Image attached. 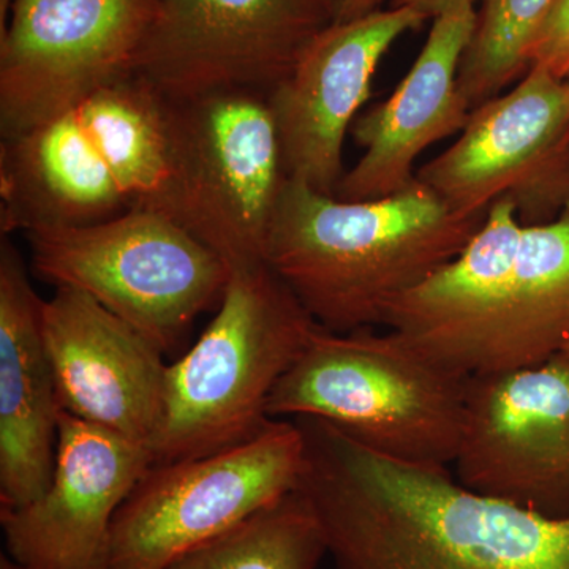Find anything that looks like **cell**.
Masks as SVG:
<instances>
[{"label": "cell", "mask_w": 569, "mask_h": 569, "mask_svg": "<svg viewBox=\"0 0 569 569\" xmlns=\"http://www.w3.org/2000/svg\"><path fill=\"white\" fill-rule=\"evenodd\" d=\"M295 421L306 440L296 489L335 569H569V515L481 496L448 468L389 459L321 419Z\"/></svg>", "instance_id": "6da1fadb"}, {"label": "cell", "mask_w": 569, "mask_h": 569, "mask_svg": "<svg viewBox=\"0 0 569 569\" xmlns=\"http://www.w3.org/2000/svg\"><path fill=\"white\" fill-rule=\"evenodd\" d=\"M486 219L456 216L418 179L370 201L288 179L264 261L317 325L358 331L381 325L389 302L455 260Z\"/></svg>", "instance_id": "7a4b0ae2"}, {"label": "cell", "mask_w": 569, "mask_h": 569, "mask_svg": "<svg viewBox=\"0 0 569 569\" xmlns=\"http://www.w3.org/2000/svg\"><path fill=\"white\" fill-rule=\"evenodd\" d=\"M174 103L134 73L0 144V231L170 216ZM171 217V216H170Z\"/></svg>", "instance_id": "3957f363"}, {"label": "cell", "mask_w": 569, "mask_h": 569, "mask_svg": "<svg viewBox=\"0 0 569 569\" xmlns=\"http://www.w3.org/2000/svg\"><path fill=\"white\" fill-rule=\"evenodd\" d=\"M467 381L391 329L318 325L266 411L321 419L389 459L448 468L462 440Z\"/></svg>", "instance_id": "277c9868"}, {"label": "cell", "mask_w": 569, "mask_h": 569, "mask_svg": "<svg viewBox=\"0 0 569 569\" xmlns=\"http://www.w3.org/2000/svg\"><path fill=\"white\" fill-rule=\"evenodd\" d=\"M269 268L231 269L219 310L197 343L168 366L152 466L238 447L269 422V397L317 328Z\"/></svg>", "instance_id": "5b68a950"}, {"label": "cell", "mask_w": 569, "mask_h": 569, "mask_svg": "<svg viewBox=\"0 0 569 569\" xmlns=\"http://www.w3.org/2000/svg\"><path fill=\"white\" fill-rule=\"evenodd\" d=\"M26 236L40 279L91 296L163 353L220 305L231 276L230 266L178 220L151 209Z\"/></svg>", "instance_id": "8992f818"}, {"label": "cell", "mask_w": 569, "mask_h": 569, "mask_svg": "<svg viewBox=\"0 0 569 569\" xmlns=\"http://www.w3.org/2000/svg\"><path fill=\"white\" fill-rule=\"evenodd\" d=\"M173 103L170 216L231 269L263 263L288 181L268 93L213 92Z\"/></svg>", "instance_id": "52a82bcc"}, {"label": "cell", "mask_w": 569, "mask_h": 569, "mask_svg": "<svg viewBox=\"0 0 569 569\" xmlns=\"http://www.w3.org/2000/svg\"><path fill=\"white\" fill-rule=\"evenodd\" d=\"M306 440L293 419L203 458L146 471L112 520L100 569H167L298 488Z\"/></svg>", "instance_id": "ba28073f"}, {"label": "cell", "mask_w": 569, "mask_h": 569, "mask_svg": "<svg viewBox=\"0 0 569 569\" xmlns=\"http://www.w3.org/2000/svg\"><path fill=\"white\" fill-rule=\"evenodd\" d=\"M417 179L456 216H488L505 200L522 227L559 219L569 209V81L531 67L475 108L459 140Z\"/></svg>", "instance_id": "9c48e42d"}, {"label": "cell", "mask_w": 569, "mask_h": 569, "mask_svg": "<svg viewBox=\"0 0 569 569\" xmlns=\"http://www.w3.org/2000/svg\"><path fill=\"white\" fill-rule=\"evenodd\" d=\"M157 0H14L0 32V134L17 137L137 73Z\"/></svg>", "instance_id": "30bf717a"}, {"label": "cell", "mask_w": 569, "mask_h": 569, "mask_svg": "<svg viewBox=\"0 0 569 569\" xmlns=\"http://www.w3.org/2000/svg\"><path fill=\"white\" fill-rule=\"evenodd\" d=\"M328 24L317 0H157L137 73L174 102L269 93Z\"/></svg>", "instance_id": "8fae6325"}, {"label": "cell", "mask_w": 569, "mask_h": 569, "mask_svg": "<svg viewBox=\"0 0 569 569\" xmlns=\"http://www.w3.org/2000/svg\"><path fill=\"white\" fill-rule=\"evenodd\" d=\"M456 479L481 496L569 515V361L468 377Z\"/></svg>", "instance_id": "7c38bea8"}, {"label": "cell", "mask_w": 569, "mask_h": 569, "mask_svg": "<svg viewBox=\"0 0 569 569\" xmlns=\"http://www.w3.org/2000/svg\"><path fill=\"white\" fill-rule=\"evenodd\" d=\"M426 18L389 7L359 20L328 24L309 41L293 69L268 93L288 179L336 197L343 142L372 93L381 59Z\"/></svg>", "instance_id": "4fadbf2b"}, {"label": "cell", "mask_w": 569, "mask_h": 569, "mask_svg": "<svg viewBox=\"0 0 569 569\" xmlns=\"http://www.w3.org/2000/svg\"><path fill=\"white\" fill-rule=\"evenodd\" d=\"M151 467L144 445L61 410L47 490L0 508L7 557L28 569L102 568L112 520Z\"/></svg>", "instance_id": "5bb4252c"}, {"label": "cell", "mask_w": 569, "mask_h": 569, "mask_svg": "<svg viewBox=\"0 0 569 569\" xmlns=\"http://www.w3.org/2000/svg\"><path fill=\"white\" fill-rule=\"evenodd\" d=\"M41 328L61 410L149 449L167 388L163 351L69 287L44 301Z\"/></svg>", "instance_id": "9a60e30c"}, {"label": "cell", "mask_w": 569, "mask_h": 569, "mask_svg": "<svg viewBox=\"0 0 569 569\" xmlns=\"http://www.w3.org/2000/svg\"><path fill=\"white\" fill-rule=\"evenodd\" d=\"M475 22V6L436 18L395 93L356 119L350 133L365 156L343 176L337 200H380L407 189L417 179L418 157L436 142L462 133L471 111L459 89V67Z\"/></svg>", "instance_id": "2e32d148"}, {"label": "cell", "mask_w": 569, "mask_h": 569, "mask_svg": "<svg viewBox=\"0 0 569 569\" xmlns=\"http://www.w3.org/2000/svg\"><path fill=\"white\" fill-rule=\"evenodd\" d=\"M44 301L17 247L0 242V508L32 503L50 485L61 407L43 342Z\"/></svg>", "instance_id": "e0dca14e"}, {"label": "cell", "mask_w": 569, "mask_h": 569, "mask_svg": "<svg viewBox=\"0 0 569 569\" xmlns=\"http://www.w3.org/2000/svg\"><path fill=\"white\" fill-rule=\"evenodd\" d=\"M520 234L515 206L497 201L455 260L389 302L381 326L463 377V362L515 264Z\"/></svg>", "instance_id": "ac0fdd59"}, {"label": "cell", "mask_w": 569, "mask_h": 569, "mask_svg": "<svg viewBox=\"0 0 569 569\" xmlns=\"http://www.w3.org/2000/svg\"><path fill=\"white\" fill-rule=\"evenodd\" d=\"M569 347V209L522 227L518 254L468 355L463 376L545 365Z\"/></svg>", "instance_id": "d6986e66"}, {"label": "cell", "mask_w": 569, "mask_h": 569, "mask_svg": "<svg viewBox=\"0 0 569 569\" xmlns=\"http://www.w3.org/2000/svg\"><path fill=\"white\" fill-rule=\"evenodd\" d=\"M326 556L316 512L295 489L167 569H318Z\"/></svg>", "instance_id": "ffe728a7"}, {"label": "cell", "mask_w": 569, "mask_h": 569, "mask_svg": "<svg viewBox=\"0 0 569 569\" xmlns=\"http://www.w3.org/2000/svg\"><path fill=\"white\" fill-rule=\"evenodd\" d=\"M553 3L556 0H481L459 67V89L470 111L526 77L531 43Z\"/></svg>", "instance_id": "44dd1931"}, {"label": "cell", "mask_w": 569, "mask_h": 569, "mask_svg": "<svg viewBox=\"0 0 569 569\" xmlns=\"http://www.w3.org/2000/svg\"><path fill=\"white\" fill-rule=\"evenodd\" d=\"M531 67H545L556 77L569 71V0H556L529 52Z\"/></svg>", "instance_id": "7402d4cb"}, {"label": "cell", "mask_w": 569, "mask_h": 569, "mask_svg": "<svg viewBox=\"0 0 569 569\" xmlns=\"http://www.w3.org/2000/svg\"><path fill=\"white\" fill-rule=\"evenodd\" d=\"M323 9L329 24H339L369 17L385 9H389L395 0H317Z\"/></svg>", "instance_id": "603a6c76"}, {"label": "cell", "mask_w": 569, "mask_h": 569, "mask_svg": "<svg viewBox=\"0 0 569 569\" xmlns=\"http://www.w3.org/2000/svg\"><path fill=\"white\" fill-rule=\"evenodd\" d=\"M477 0H395L391 3L392 9L396 7H407L421 13L426 20H436L440 14L447 13L463 6H475Z\"/></svg>", "instance_id": "cb8c5ba5"}, {"label": "cell", "mask_w": 569, "mask_h": 569, "mask_svg": "<svg viewBox=\"0 0 569 569\" xmlns=\"http://www.w3.org/2000/svg\"><path fill=\"white\" fill-rule=\"evenodd\" d=\"M14 0H0V32L7 28Z\"/></svg>", "instance_id": "d4e9b609"}, {"label": "cell", "mask_w": 569, "mask_h": 569, "mask_svg": "<svg viewBox=\"0 0 569 569\" xmlns=\"http://www.w3.org/2000/svg\"><path fill=\"white\" fill-rule=\"evenodd\" d=\"M0 569H28V568L21 567V565L14 563V561L9 559V557L2 556V559H0Z\"/></svg>", "instance_id": "484cf974"}, {"label": "cell", "mask_w": 569, "mask_h": 569, "mask_svg": "<svg viewBox=\"0 0 569 569\" xmlns=\"http://www.w3.org/2000/svg\"><path fill=\"white\" fill-rule=\"evenodd\" d=\"M561 356H565V358H567L569 361V347L563 351V353H561Z\"/></svg>", "instance_id": "4316f807"}, {"label": "cell", "mask_w": 569, "mask_h": 569, "mask_svg": "<svg viewBox=\"0 0 569 569\" xmlns=\"http://www.w3.org/2000/svg\"><path fill=\"white\" fill-rule=\"evenodd\" d=\"M565 78H567V80L569 81V71H568V73H567V77H565Z\"/></svg>", "instance_id": "83f0119b"}]
</instances>
